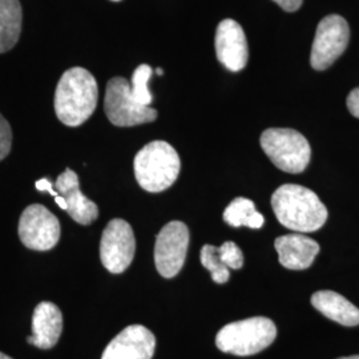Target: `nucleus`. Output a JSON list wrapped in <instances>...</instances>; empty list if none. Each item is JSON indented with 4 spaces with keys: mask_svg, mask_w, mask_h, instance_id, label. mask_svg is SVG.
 <instances>
[{
    "mask_svg": "<svg viewBox=\"0 0 359 359\" xmlns=\"http://www.w3.org/2000/svg\"><path fill=\"white\" fill-rule=\"evenodd\" d=\"M271 208L280 224L295 233L317 231L327 219V209L320 197L294 184L283 185L273 193Z\"/></svg>",
    "mask_w": 359,
    "mask_h": 359,
    "instance_id": "nucleus-1",
    "label": "nucleus"
},
{
    "mask_svg": "<svg viewBox=\"0 0 359 359\" xmlns=\"http://www.w3.org/2000/svg\"><path fill=\"white\" fill-rule=\"evenodd\" d=\"M99 99L97 81L90 71L75 67L65 71L55 92V112L67 127H79L93 115Z\"/></svg>",
    "mask_w": 359,
    "mask_h": 359,
    "instance_id": "nucleus-2",
    "label": "nucleus"
},
{
    "mask_svg": "<svg viewBox=\"0 0 359 359\" xmlns=\"http://www.w3.org/2000/svg\"><path fill=\"white\" fill-rule=\"evenodd\" d=\"M135 176L144 191L163 192L177 180L181 169L179 154L167 142H149L135 157Z\"/></svg>",
    "mask_w": 359,
    "mask_h": 359,
    "instance_id": "nucleus-3",
    "label": "nucleus"
},
{
    "mask_svg": "<svg viewBox=\"0 0 359 359\" xmlns=\"http://www.w3.org/2000/svg\"><path fill=\"white\" fill-rule=\"evenodd\" d=\"M276 337L274 322L265 317H253L224 326L216 337V345L224 353L248 357L269 347Z\"/></svg>",
    "mask_w": 359,
    "mask_h": 359,
    "instance_id": "nucleus-4",
    "label": "nucleus"
},
{
    "mask_svg": "<svg viewBox=\"0 0 359 359\" xmlns=\"http://www.w3.org/2000/svg\"><path fill=\"white\" fill-rule=\"evenodd\" d=\"M259 144L270 161L286 173H302L308 168L311 148L306 137L295 129H266Z\"/></svg>",
    "mask_w": 359,
    "mask_h": 359,
    "instance_id": "nucleus-5",
    "label": "nucleus"
},
{
    "mask_svg": "<svg viewBox=\"0 0 359 359\" xmlns=\"http://www.w3.org/2000/svg\"><path fill=\"white\" fill-rule=\"evenodd\" d=\"M104 111L116 127H135L157 118L156 109L142 105L133 97L130 84L124 77H114L108 81Z\"/></svg>",
    "mask_w": 359,
    "mask_h": 359,
    "instance_id": "nucleus-6",
    "label": "nucleus"
},
{
    "mask_svg": "<svg viewBox=\"0 0 359 359\" xmlns=\"http://www.w3.org/2000/svg\"><path fill=\"white\" fill-rule=\"evenodd\" d=\"M350 28L339 15H329L318 23L311 47L310 65L316 71H325L346 51Z\"/></svg>",
    "mask_w": 359,
    "mask_h": 359,
    "instance_id": "nucleus-7",
    "label": "nucleus"
},
{
    "mask_svg": "<svg viewBox=\"0 0 359 359\" xmlns=\"http://www.w3.org/2000/svg\"><path fill=\"white\" fill-rule=\"evenodd\" d=\"M60 233L57 217L40 204L27 206L19 219V238L31 250H51L59 243Z\"/></svg>",
    "mask_w": 359,
    "mask_h": 359,
    "instance_id": "nucleus-8",
    "label": "nucleus"
},
{
    "mask_svg": "<svg viewBox=\"0 0 359 359\" xmlns=\"http://www.w3.org/2000/svg\"><path fill=\"white\" fill-rule=\"evenodd\" d=\"M189 246V229L181 221H172L157 234L154 245L156 269L164 278H173L182 269Z\"/></svg>",
    "mask_w": 359,
    "mask_h": 359,
    "instance_id": "nucleus-9",
    "label": "nucleus"
},
{
    "mask_svg": "<svg viewBox=\"0 0 359 359\" xmlns=\"http://www.w3.org/2000/svg\"><path fill=\"white\" fill-rule=\"evenodd\" d=\"M136 252V238L132 226L121 218H115L105 226L100 241V259L112 274L128 269Z\"/></svg>",
    "mask_w": 359,
    "mask_h": 359,
    "instance_id": "nucleus-10",
    "label": "nucleus"
},
{
    "mask_svg": "<svg viewBox=\"0 0 359 359\" xmlns=\"http://www.w3.org/2000/svg\"><path fill=\"white\" fill-rule=\"evenodd\" d=\"M216 55L219 63L231 72L243 71L249 59L244 29L236 20L224 19L216 31Z\"/></svg>",
    "mask_w": 359,
    "mask_h": 359,
    "instance_id": "nucleus-11",
    "label": "nucleus"
},
{
    "mask_svg": "<svg viewBox=\"0 0 359 359\" xmlns=\"http://www.w3.org/2000/svg\"><path fill=\"white\" fill-rule=\"evenodd\" d=\"M156 338L142 325H130L108 344L102 359H152Z\"/></svg>",
    "mask_w": 359,
    "mask_h": 359,
    "instance_id": "nucleus-12",
    "label": "nucleus"
},
{
    "mask_svg": "<svg viewBox=\"0 0 359 359\" xmlns=\"http://www.w3.org/2000/svg\"><path fill=\"white\" fill-rule=\"evenodd\" d=\"M55 191L59 196L65 198L67 204V213L74 221L80 225H90L99 217V208L87 198L79 185V177L71 169H65V172L57 177L53 184Z\"/></svg>",
    "mask_w": 359,
    "mask_h": 359,
    "instance_id": "nucleus-13",
    "label": "nucleus"
},
{
    "mask_svg": "<svg viewBox=\"0 0 359 359\" xmlns=\"http://www.w3.org/2000/svg\"><path fill=\"white\" fill-rule=\"evenodd\" d=\"M280 264L290 270H305L311 266L320 253V245L304 233L285 234L276 240Z\"/></svg>",
    "mask_w": 359,
    "mask_h": 359,
    "instance_id": "nucleus-14",
    "label": "nucleus"
},
{
    "mask_svg": "<svg viewBox=\"0 0 359 359\" xmlns=\"http://www.w3.org/2000/svg\"><path fill=\"white\" fill-rule=\"evenodd\" d=\"M63 332V314L55 304L43 301L34 311L32 317V335L27 342L34 346L48 350L59 342Z\"/></svg>",
    "mask_w": 359,
    "mask_h": 359,
    "instance_id": "nucleus-15",
    "label": "nucleus"
},
{
    "mask_svg": "<svg viewBox=\"0 0 359 359\" xmlns=\"http://www.w3.org/2000/svg\"><path fill=\"white\" fill-rule=\"evenodd\" d=\"M311 305L325 317L344 326H358L359 309L344 295L332 290H321L311 297Z\"/></svg>",
    "mask_w": 359,
    "mask_h": 359,
    "instance_id": "nucleus-16",
    "label": "nucleus"
},
{
    "mask_svg": "<svg viewBox=\"0 0 359 359\" xmlns=\"http://www.w3.org/2000/svg\"><path fill=\"white\" fill-rule=\"evenodd\" d=\"M22 31V6L19 0H0V53L10 51Z\"/></svg>",
    "mask_w": 359,
    "mask_h": 359,
    "instance_id": "nucleus-17",
    "label": "nucleus"
},
{
    "mask_svg": "<svg viewBox=\"0 0 359 359\" xmlns=\"http://www.w3.org/2000/svg\"><path fill=\"white\" fill-rule=\"evenodd\" d=\"M224 219L233 228L248 226L250 229H259L265 222L264 216L257 212L255 203L245 197L231 201L224 212Z\"/></svg>",
    "mask_w": 359,
    "mask_h": 359,
    "instance_id": "nucleus-18",
    "label": "nucleus"
},
{
    "mask_svg": "<svg viewBox=\"0 0 359 359\" xmlns=\"http://www.w3.org/2000/svg\"><path fill=\"white\" fill-rule=\"evenodd\" d=\"M200 261H201L203 266L210 271L212 280L215 283H225L229 281L231 271L222 262L219 253H218V248L213 245H204L201 249Z\"/></svg>",
    "mask_w": 359,
    "mask_h": 359,
    "instance_id": "nucleus-19",
    "label": "nucleus"
},
{
    "mask_svg": "<svg viewBox=\"0 0 359 359\" xmlns=\"http://www.w3.org/2000/svg\"><path fill=\"white\" fill-rule=\"evenodd\" d=\"M154 69L152 67L148 65H139L132 76V83H130V90L133 97L147 107H151V104L154 102V96L151 93V90L148 88V83L152 77Z\"/></svg>",
    "mask_w": 359,
    "mask_h": 359,
    "instance_id": "nucleus-20",
    "label": "nucleus"
},
{
    "mask_svg": "<svg viewBox=\"0 0 359 359\" xmlns=\"http://www.w3.org/2000/svg\"><path fill=\"white\" fill-rule=\"evenodd\" d=\"M218 253L228 269L238 270L243 268L244 255H243L241 249L234 243L228 241V243H224L221 246H218Z\"/></svg>",
    "mask_w": 359,
    "mask_h": 359,
    "instance_id": "nucleus-21",
    "label": "nucleus"
},
{
    "mask_svg": "<svg viewBox=\"0 0 359 359\" xmlns=\"http://www.w3.org/2000/svg\"><path fill=\"white\" fill-rule=\"evenodd\" d=\"M13 145V130L8 124V121L0 115V161L4 160Z\"/></svg>",
    "mask_w": 359,
    "mask_h": 359,
    "instance_id": "nucleus-22",
    "label": "nucleus"
},
{
    "mask_svg": "<svg viewBox=\"0 0 359 359\" xmlns=\"http://www.w3.org/2000/svg\"><path fill=\"white\" fill-rule=\"evenodd\" d=\"M346 104L348 112L359 118V88H355L348 93Z\"/></svg>",
    "mask_w": 359,
    "mask_h": 359,
    "instance_id": "nucleus-23",
    "label": "nucleus"
},
{
    "mask_svg": "<svg viewBox=\"0 0 359 359\" xmlns=\"http://www.w3.org/2000/svg\"><path fill=\"white\" fill-rule=\"evenodd\" d=\"M274 3H277L283 11L286 13H295L297 10L301 8L302 1L304 0H273Z\"/></svg>",
    "mask_w": 359,
    "mask_h": 359,
    "instance_id": "nucleus-24",
    "label": "nucleus"
},
{
    "mask_svg": "<svg viewBox=\"0 0 359 359\" xmlns=\"http://www.w3.org/2000/svg\"><path fill=\"white\" fill-rule=\"evenodd\" d=\"M35 185H36L38 191H40V192H48L51 196H53V198L59 196V193H57V191H55L51 181L48 179L38 180Z\"/></svg>",
    "mask_w": 359,
    "mask_h": 359,
    "instance_id": "nucleus-25",
    "label": "nucleus"
},
{
    "mask_svg": "<svg viewBox=\"0 0 359 359\" xmlns=\"http://www.w3.org/2000/svg\"><path fill=\"white\" fill-rule=\"evenodd\" d=\"M156 74H157V75H160V76H161V75H164V71H163V69H161V68H157V69H156Z\"/></svg>",
    "mask_w": 359,
    "mask_h": 359,
    "instance_id": "nucleus-26",
    "label": "nucleus"
},
{
    "mask_svg": "<svg viewBox=\"0 0 359 359\" xmlns=\"http://www.w3.org/2000/svg\"><path fill=\"white\" fill-rule=\"evenodd\" d=\"M0 359H13L11 357H8V355H6L4 353H0Z\"/></svg>",
    "mask_w": 359,
    "mask_h": 359,
    "instance_id": "nucleus-27",
    "label": "nucleus"
},
{
    "mask_svg": "<svg viewBox=\"0 0 359 359\" xmlns=\"http://www.w3.org/2000/svg\"><path fill=\"white\" fill-rule=\"evenodd\" d=\"M338 359H359V355H351V357H342Z\"/></svg>",
    "mask_w": 359,
    "mask_h": 359,
    "instance_id": "nucleus-28",
    "label": "nucleus"
},
{
    "mask_svg": "<svg viewBox=\"0 0 359 359\" xmlns=\"http://www.w3.org/2000/svg\"><path fill=\"white\" fill-rule=\"evenodd\" d=\"M112 1H120V0H112Z\"/></svg>",
    "mask_w": 359,
    "mask_h": 359,
    "instance_id": "nucleus-29",
    "label": "nucleus"
}]
</instances>
